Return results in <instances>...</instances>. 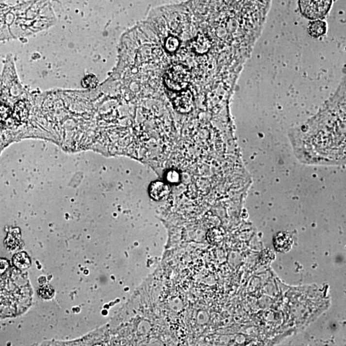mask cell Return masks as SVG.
Returning <instances> with one entry per match:
<instances>
[{
	"mask_svg": "<svg viewBox=\"0 0 346 346\" xmlns=\"http://www.w3.org/2000/svg\"><path fill=\"white\" fill-rule=\"evenodd\" d=\"M333 0H299L300 11L311 20L322 19L329 13Z\"/></svg>",
	"mask_w": 346,
	"mask_h": 346,
	"instance_id": "obj_1",
	"label": "cell"
},
{
	"mask_svg": "<svg viewBox=\"0 0 346 346\" xmlns=\"http://www.w3.org/2000/svg\"><path fill=\"white\" fill-rule=\"evenodd\" d=\"M165 83L169 89L181 91L187 87L190 80L189 69L185 66L178 65L171 66L166 72Z\"/></svg>",
	"mask_w": 346,
	"mask_h": 346,
	"instance_id": "obj_2",
	"label": "cell"
},
{
	"mask_svg": "<svg viewBox=\"0 0 346 346\" xmlns=\"http://www.w3.org/2000/svg\"><path fill=\"white\" fill-rule=\"evenodd\" d=\"M174 106L177 111L181 113H188L193 107V97L191 92L185 91L181 92L174 99Z\"/></svg>",
	"mask_w": 346,
	"mask_h": 346,
	"instance_id": "obj_3",
	"label": "cell"
},
{
	"mask_svg": "<svg viewBox=\"0 0 346 346\" xmlns=\"http://www.w3.org/2000/svg\"><path fill=\"white\" fill-rule=\"evenodd\" d=\"M149 195L153 199L162 201L169 195L171 189L169 185L161 181L152 182L149 187Z\"/></svg>",
	"mask_w": 346,
	"mask_h": 346,
	"instance_id": "obj_4",
	"label": "cell"
},
{
	"mask_svg": "<svg viewBox=\"0 0 346 346\" xmlns=\"http://www.w3.org/2000/svg\"><path fill=\"white\" fill-rule=\"evenodd\" d=\"M293 245L291 236L285 232L278 233L274 238V246L275 249L280 253H287L291 250Z\"/></svg>",
	"mask_w": 346,
	"mask_h": 346,
	"instance_id": "obj_5",
	"label": "cell"
},
{
	"mask_svg": "<svg viewBox=\"0 0 346 346\" xmlns=\"http://www.w3.org/2000/svg\"><path fill=\"white\" fill-rule=\"evenodd\" d=\"M194 49L198 53H207L211 47V43L209 38L205 35H199L192 43Z\"/></svg>",
	"mask_w": 346,
	"mask_h": 346,
	"instance_id": "obj_6",
	"label": "cell"
},
{
	"mask_svg": "<svg viewBox=\"0 0 346 346\" xmlns=\"http://www.w3.org/2000/svg\"><path fill=\"white\" fill-rule=\"evenodd\" d=\"M327 26L325 21L321 20H315L310 24L309 32L310 35L314 38L321 37L327 33Z\"/></svg>",
	"mask_w": 346,
	"mask_h": 346,
	"instance_id": "obj_7",
	"label": "cell"
},
{
	"mask_svg": "<svg viewBox=\"0 0 346 346\" xmlns=\"http://www.w3.org/2000/svg\"><path fill=\"white\" fill-rule=\"evenodd\" d=\"M13 263L18 269L24 270L30 267L31 260L25 253H19L14 257Z\"/></svg>",
	"mask_w": 346,
	"mask_h": 346,
	"instance_id": "obj_8",
	"label": "cell"
},
{
	"mask_svg": "<svg viewBox=\"0 0 346 346\" xmlns=\"http://www.w3.org/2000/svg\"><path fill=\"white\" fill-rule=\"evenodd\" d=\"M165 181L170 184H177L181 181V176L179 172L175 170H170L166 173Z\"/></svg>",
	"mask_w": 346,
	"mask_h": 346,
	"instance_id": "obj_9",
	"label": "cell"
},
{
	"mask_svg": "<svg viewBox=\"0 0 346 346\" xmlns=\"http://www.w3.org/2000/svg\"><path fill=\"white\" fill-rule=\"evenodd\" d=\"M179 41L177 37H169L166 40L165 48L170 52L175 51L179 49Z\"/></svg>",
	"mask_w": 346,
	"mask_h": 346,
	"instance_id": "obj_10",
	"label": "cell"
},
{
	"mask_svg": "<svg viewBox=\"0 0 346 346\" xmlns=\"http://www.w3.org/2000/svg\"><path fill=\"white\" fill-rule=\"evenodd\" d=\"M9 109L7 106L0 105V121L7 119L9 115Z\"/></svg>",
	"mask_w": 346,
	"mask_h": 346,
	"instance_id": "obj_11",
	"label": "cell"
},
{
	"mask_svg": "<svg viewBox=\"0 0 346 346\" xmlns=\"http://www.w3.org/2000/svg\"><path fill=\"white\" fill-rule=\"evenodd\" d=\"M221 236H222V234L219 231H218V230H214V231L210 232V241H211V242H218L220 241V239H220V238H221Z\"/></svg>",
	"mask_w": 346,
	"mask_h": 346,
	"instance_id": "obj_12",
	"label": "cell"
},
{
	"mask_svg": "<svg viewBox=\"0 0 346 346\" xmlns=\"http://www.w3.org/2000/svg\"><path fill=\"white\" fill-rule=\"evenodd\" d=\"M9 267V263L7 260L0 259V276L3 275Z\"/></svg>",
	"mask_w": 346,
	"mask_h": 346,
	"instance_id": "obj_13",
	"label": "cell"
},
{
	"mask_svg": "<svg viewBox=\"0 0 346 346\" xmlns=\"http://www.w3.org/2000/svg\"><path fill=\"white\" fill-rule=\"evenodd\" d=\"M50 289H51V288H49V286H47V287H45L43 288V289H40V296H41V297H43V298H47H47H49V297H51L49 294H48V292H49Z\"/></svg>",
	"mask_w": 346,
	"mask_h": 346,
	"instance_id": "obj_14",
	"label": "cell"
}]
</instances>
